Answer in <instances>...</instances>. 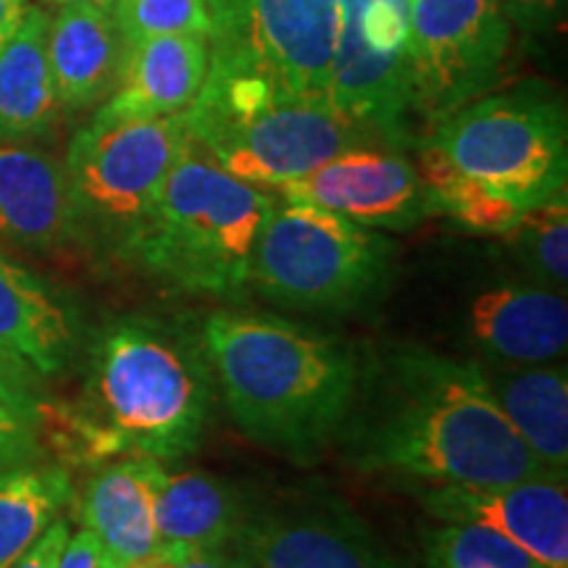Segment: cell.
<instances>
[{
  "mask_svg": "<svg viewBox=\"0 0 568 568\" xmlns=\"http://www.w3.org/2000/svg\"><path fill=\"white\" fill-rule=\"evenodd\" d=\"M163 474L166 468L159 458H113L95 466V474L84 481L82 495L77 497L82 529L95 535L122 566L159 548L155 493Z\"/></svg>",
  "mask_w": 568,
  "mask_h": 568,
  "instance_id": "cell-16",
  "label": "cell"
},
{
  "mask_svg": "<svg viewBox=\"0 0 568 568\" xmlns=\"http://www.w3.org/2000/svg\"><path fill=\"white\" fill-rule=\"evenodd\" d=\"M197 335L226 410L253 443L308 460L339 437L364 374L351 343L234 308L205 316Z\"/></svg>",
  "mask_w": 568,
  "mask_h": 568,
  "instance_id": "cell-3",
  "label": "cell"
},
{
  "mask_svg": "<svg viewBox=\"0 0 568 568\" xmlns=\"http://www.w3.org/2000/svg\"><path fill=\"white\" fill-rule=\"evenodd\" d=\"M113 19L126 45L176 34H201L209 40L211 30L205 0H116Z\"/></svg>",
  "mask_w": 568,
  "mask_h": 568,
  "instance_id": "cell-28",
  "label": "cell"
},
{
  "mask_svg": "<svg viewBox=\"0 0 568 568\" xmlns=\"http://www.w3.org/2000/svg\"><path fill=\"white\" fill-rule=\"evenodd\" d=\"M274 203L276 193L230 174L187 134L122 255L184 293L240 297L251 290L255 243Z\"/></svg>",
  "mask_w": 568,
  "mask_h": 568,
  "instance_id": "cell-4",
  "label": "cell"
},
{
  "mask_svg": "<svg viewBox=\"0 0 568 568\" xmlns=\"http://www.w3.org/2000/svg\"><path fill=\"white\" fill-rule=\"evenodd\" d=\"M424 552L429 568H545L514 539L479 524L439 521L426 531Z\"/></svg>",
  "mask_w": 568,
  "mask_h": 568,
  "instance_id": "cell-27",
  "label": "cell"
},
{
  "mask_svg": "<svg viewBox=\"0 0 568 568\" xmlns=\"http://www.w3.org/2000/svg\"><path fill=\"white\" fill-rule=\"evenodd\" d=\"M435 521L479 524L514 539L545 568H568L566 479L537 477L497 487L422 485Z\"/></svg>",
  "mask_w": 568,
  "mask_h": 568,
  "instance_id": "cell-13",
  "label": "cell"
},
{
  "mask_svg": "<svg viewBox=\"0 0 568 568\" xmlns=\"http://www.w3.org/2000/svg\"><path fill=\"white\" fill-rule=\"evenodd\" d=\"M48 30L51 13L45 6L30 3L0 48V145H24L45 138L59 119Z\"/></svg>",
  "mask_w": 568,
  "mask_h": 568,
  "instance_id": "cell-21",
  "label": "cell"
},
{
  "mask_svg": "<svg viewBox=\"0 0 568 568\" xmlns=\"http://www.w3.org/2000/svg\"><path fill=\"white\" fill-rule=\"evenodd\" d=\"M345 0H205L209 55L247 67L297 98L329 101Z\"/></svg>",
  "mask_w": 568,
  "mask_h": 568,
  "instance_id": "cell-9",
  "label": "cell"
},
{
  "mask_svg": "<svg viewBox=\"0 0 568 568\" xmlns=\"http://www.w3.org/2000/svg\"><path fill=\"white\" fill-rule=\"evenodd\" d=\"M416 169L429 187L437 216H450L468 232L506 234L524 213L518 205L487 193L477 182L453 169L426 142H416Z\"/></svg>",
  "mask_w": 568,
  "mask_h": 568,
  "instance_id": "cell-25",
  "label": "cell"
},
{
  "mask_svg": "<svg viewBox=\"0 0 568 568\" xmlns=\"http://www.w3.org/2000/svg\"><path fill=\"white\" fill-rule=\"evenodd\" d=\"M337 439L358 471L416 485L497 487L556 477L497 408L477 361L422 345L395 347L364 366Z\"/></svg>",
  "mask_w": 568,
  "mask_h": 568,
  "instance_id": "cell-1",
  "label": "cell"
},
{
  "mask_svg": "<svg viewBox=\"0 0 568 568\" xmlns=\"http://www.w3.org/2000/svg\"><path fill=\"white\" fill-rule=\"evenodd\" d=\"M42 460V416L0 397V468Z\"/></svg>",
  "mask_w": 568,
  "mask_h": 568,
  "instance_id": "cell-29",
  "label": "cell"
},
{
  "mask_svg": "<svg viewBox=\"0 0 568 568\" xmlns=\"http://www.w3.org/2000/svg\"><path fill=\"white\" fill-rule=\"evenodd\" d=\"M232 550L245 568H395L372 531L335 506L251 514Z\"/></svg>",
  "mask_w": 568,
  "mask_h": 568,
  "instance_id": "cell-14",
  "label": "cell"
},
{
  "mask_svg": "<svg viewBox=\"0 0 568 568\" xmlns=\"http://www.w3.org/2000/svg\"><path fill=\"white\" fill-rule=\"evenodd\" d=\"M510 34L497 0H410V88L416 119L426 132L493 88L506 63Z\"/></svg>",
  "mask_w": 568,
  "mask_h": 568,
  "instance_id": "cell-11",
  "label": "cell"
},
{
  "mask_svg": "<svg viewBox=\"0 0 568 568\" xmlns=\"http://www.w3.org/2000/svg\"><path fill=\"white\" fill-rule=\"evenodd\" d=\"M209 71V40L176 34L126 45L116 88L103 111L124 116H174L184 113L203 88Z\"/></svg>",
  "mask_w": 568,
  "mask_h": 568,
  "instance_id": "cell-19",
  "label": "cell"
},
{
  "mask_svg": "<svg viewBox=\"0 0 568 568\" xmlns=\"http://www.w3.org/2000/svg\"><path fill=\"white\" fill-rule=\"evenodd\" d=\"M284 201L318 205L368 230H414L437 216L435 201L403 148L361 142L314 172L272 190Z\"/></svg>",
  "mask_w": 568,
  "mask_h": 568,
  "instance_id": "cell-12",
  "label": "cell"
},
{
  "mask_svg": "<svg viewBox=\"0 0 568 568\" xmlns=\"http://www.w3.org/2000/svg\"><path fill=\"white\" fill-rule=\"evenodd\" d=\"M184 140L182 113L124 116L98 109L71 138L63 161L80 237L95 234L122 253L151 213Z\"/></svg>",
  "mask_w": 568,
  "mask_h": 568,
  "instance_id": "cell-8",
  "label": "cell"
},
{
  "mask_svg": "<svg viewBox=\"0 0 568 568\" xmlns=\"http://www.w3.org/2000/svg\"><path fill=\"white\" fill-rule=\"evenodd\" d=\"M182 122L226 172L264 190L314 172L345 148L379 142L326 98L290 95L258 71L213 55Z\"/></svg>",
  "mask_w": 568,
  "mask_h": 568,
  "instance_id": "cell-5",
  "label": "cell"
},
{
  "mask_svg": "<svg viewBox=\"0 0 568 568\" xmlns=\"http://www.w3.org/2000/svg\"><path fill=\"white\" fill-rule=\"evenodd\" d=\"M510 30L542 34L556 30L566 17L568 0H497Z\"/></svg>",
  "mask_w": 568,
  "mask_h": 568,
  "instance_id": "cell-31",
  "label": "cell"
},
{
  "mask_svg": "<svg viewBox=\"0 0 568 568\" xmlns=\"http://www.w3.org/2000/svg\"><path fill=\"white\" fill-rule=\"evenodd\" d=\"M393 258L395 245L382 232L276 195L255 243L251 290L284 308L347 314L385 293Z\"/></svg>",
  "mask_w": 568,
  "mask_h": 568,
  "instance_id": "cell-7",
  "label": "cell"
},
{
  "mask_svg": "<svg viewBox=\"0 0 568 568\" xmlns=\"http://www.w3.org/2000/svg\"><path fill=\"white\" fill-rule=\"evenodd\" d=\"M77 237L63 163L27 145H0V240L53 251Z\"/></svg>",
  "mask_w": 568,
  "mask_h": 568,
  "instance_id": "cell-17",
  "label": "cell"
},
{
  "mask_svg": "<svg viewBox=\"0 0 568 568\" xmlns=\"http://www.w3.org/2000/svg\"><path fill=\"white\" fill-rule=\"evenodd\" d=\"M497 408L550 474L568 471V374L564 364H489L477 361Z\"/></svg>",
  "mask_w": 568,
  "mask_h": 568,
  "instance_id": "cell-20",
  "label": "cell"
},
{
  "mask_svg": "<svg viewBox=\"0 0 568 568\" xmlns=\"http://www.w3.org/2000/svg\"><path fill=\"white\" fill-rule=\"evenodd\" d=\"M251 518L240 489L209 471L163 474L155 493L159 542L190 550L232 548Z\"/></svg>",
  "mask_w": 568,
  "mask_h": 568,
  "instance_id": "cell-23",
  "label": "cell"
},
{
  "mask_svg": "<svg viewBox=\"0 0 568 568\" xmlns=\"http://www.w3.org/2000/svg\"><path fill=\"white\" fill-rule=\"evenodd\" d=\"M216 393L201 335L161 318H113L92 339L82 393L61 418L69 456L90 466L193 456Z\"/></svg>",
  "mask_w": 568,
  "mask_h": 568,
  "instance_id": "cell-2",
  "label": "cell"
},
{
  "mask_svg": "<svg viewBox=\"0 0 568 568\" xmlns=\"http://www.w3.org/2000/svg\"><path fill=\"white\" fill-rule=\"evenodd\" d=\"M0 397L32 414H45L40 397V374L6 351H0Z\"/></svg>",
  "mask_w": 568,
  "mask_h": 568,
  "instance_id": "cell-30",
  "label": "cell"
},
{
  "mask_svg": "<svg viewBox=\"0 0 568 568\" xmlns=\"http://www.w3.org/2000/svg\"><path fill=\"white\" fill-rule=\"evenodd\" d=\"M69 539V524L63 518H55V521L42 531V537L32 545L30 550L21 556L11 568H59V558L63 545Z\"/></svg>",
  "mask_w": 568,
  "mask_h": 568,
  "instance_id": "cell-33",
  "label": "cell"
},
{
  "mask_svg": "<svg viewBox=\"0 0 568 568\" xmlns=\"http://www.w3.org/2000/svg\"><path fill=\"white\" fill-rule=\"evenodd\" d=\"M30 3L32 0H0V48H3V42L11 38V32L17 30L19 19L24 17Z\"/></svg>",
  "mask_w": 568,
  "mask_h": 568,
  "instance_id": "cell-36",
  "label": "cell"
},
{
  "mask_svg": "<svg viewBox=\"0 0 568 568\" xmlns=\"http://www.w3.org/2000/svg\"><path fill=\"white\" fill-rule=\"evenodd\" d=\"M126 42L113 11L101 6H61L48 30V61L61 111L77 113L111 95Z\"/></svg>",
  "mask_w": 568,
  "mask_h": 568,
  "instance_id": "cell-18",
  "label": "cell"
},
{
  "mask_svg": "<svg viewBox=\"0 0 568 568\" xmlns=\"http://www.w3.org/2000/svg\"><path fill=\"white\" fill-rule=\"evenodd\" d=\"M180 568H245V564L232 548H219V550H193L182 560Z\"/></svg>",
  "mask_w": 568,
  "mask_h": 568,
  "instance_id": "cell-35",
  "label": "cell"
},
{
  "mask_svg": "<svg viewBox=\"0 0 568 568\" xmlns=\"http://www.w3.org/2000/svg\"><path fill=\"white\" fill-rule=\"evenodd\" d=\"M74 500L67 468L34 464L0 468V568H11Z\"/></svg>",
  "mask_w": 568,
  "mask_h": 568,
  "instance_id": "cell-24",
  "label": "cell"
},
{
  "mask_svg": "<svg viewBox=\"0 0 568 568\" xmlns=\"http://www.w3.org/2000/svg\"><path fill=\"white\" fill-rule=\"evenodd\" d=\"M466 326L479 361L556 364L568 347L566 295L537 282L495 284L471 297Z\"/></svg>",
  "mask_w": 568,
  "mask_h": 568,
  "instance_id": "cell-15",
  "label": "cell"
},
{
  "mask_svg": "<svg viewBox=\"0 0 568 568\" xmlns=\"http://www.w3.org/2000/svg\"><path fill=\"white\" fill-rule=\"evenodd\" d=\"M61 9V6H74V3H90V6H101L105 11H113V6H116V0H51Z\"/></svg>",
  "mask_w": 568,
  "mask_h": 568,
  "instance_id": "cell-37",
  "label": "cell"
},
{
  "mask_svg": "<svg viewBox=\"0 0 568 568\" xmlns=\"http://www.w3.org/2000/svg\"><path fill=\"white\" fill-rule=\"evenodd\" d=\"M77 347L69 305L40 276L0 253V351L17 355L40 376L63 372Z\"/></svg>",
  "mask_w": 568,
  "mask_h": 568,
  "instance_id": "cell-22",
  "label": "cell"
},
{
  "mask_svg": "<svg viewBox=\"0 0 568 568\" xmlns=\"http://www.w3.org/2000/svg\"><path fill=\"white\" fill-rule=\"evenodd\" d=\"M418 142L521 211L566 195V105L545 84L485 92L432 124Z\"/></svg>",
  "mask_w": 568,
  "mask_h": 568,
  "instance_id": "cell-6",
  "label": "cell"
},
{
  "mask_svg": "<svg viewBox=\"0 0 568 568\" xmlns=\"http://www.w3.org/2000/svg\"><path fill=\"white\" fill-rule=\"evenodd\" d=\"M190 552L193 550L184 548V545L159 542V548H153L148 556L132 560V564H126L122 568H180V564L190 556Z\"/></svg>",
  "mask_w": 568,
  "mask_h": 568,
  "instance_id": "cell-34",
  "label": "cell"
},
{
  "mask_svg": "<svg viewBox=\"0 0 568 568\" xmlns=\"http://www.w3.org/2000/svg\"><path fill=\"white\" fill-rule=\"evenodd\" d=\"M537 284L558 290L568 284V195L531 205L503 234Z\"/></svg>",
  "mask_w": 568,
  "mask_h": 568,
  "instance_id": "cell-26",
  "label": "cell"
},
{
  "mask_svg": "<svg viewBox=\"0 0 568 568\" xmlns=\"http://www.w3.org/2000/svg\"><path fill=\"white\" fill-rule=\"evenodd\" d=\"M59 568H122V564L98 542L95 535L82 529L74 537L69 535L61 550Z\"/></svg>",
  "mask_w": 568,
  "mask_h": 568,
  "instance_id": "cell-32",
  "label": "cell"
},
{
  "mask_svg": "<svg viewBox=\"0 0 568 568\" xmlns=\"http://www.w3.org/2000/svg\"><path fill=\"white\" fill-rule=\"evenodd\" d=\"M410 0H345L329 103L368 138L416 148L408 67Z\"/></svg>",
  "mask_w": 568,
  "mask_h": 568,
  "instance_id": "cell-10",
  "label": "cell"
}]
</instances>
